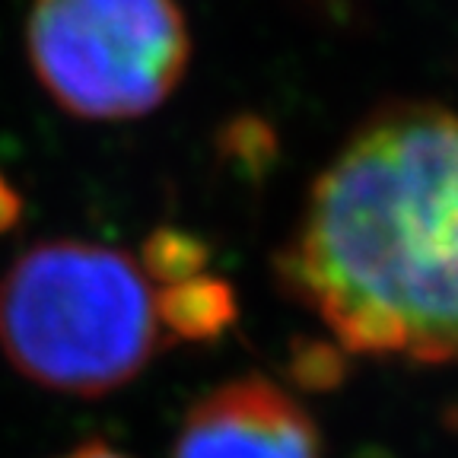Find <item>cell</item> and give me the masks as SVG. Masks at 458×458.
Wrapping results in <instances>:
<instances>
[{
	"mask_svg": "<svg viewBox=\"0 0 458 458\" xmlns=\"http://www.w3.org/2000/svg\"><path fill=\"white\" fill-rule=\"evenodd\" d=\"M277 277L341 351L458 363V114L376 108L315 179Z\"/></svg>",
	"mask_w": 458,
	"mask_h": 458,
	"instance_id": "1",
	"label": "cell"
},
{
	"mask_svg": "<svg viewBox=\"0 0 458 458\" xmlns=\"http://www.w3.org/2000/svg\"><path fill=\"white\" fill-rule=\"evenodd\" d=\"M163 347L147 274L112 245L45 239L0 277V351L51 392L108 394Z\"/></svg>",
	"mask_w": 458,
	"mask_h": 458,
	"instance_id": "2",
	"label": "cell"
},
{
	"mask_svg": "<svg viewBox=\"0 0 458 458\" xmlns=\"http://www.w3.org/2000/svg\"><path fill=\"white\" fill-rule=\"evenodd\" d=\"M26 55L64 112L124 122L175 93L191 61V36L175 0H36Z\"/></svg>",
	"mask_w": 458,
	"mask_h": 458,
	"instance_id": "3",
	"label": "cell"
},
{
	"mask_svg": "<svg viewBox=\"0 0 458 458\" xmlns=\"http://www.w3.org/2000/svg\"><path fill=\"white\" fill-rule=\"evenodd\" d=\"M175 458H322V437L293 394L265 376H245L188 411Z\"/></svg>",
	"mask_w": 458,
	"mask_h": 458,
	"instance_id": "4",
	"label": "cell"
},
{
	"mask_svg": "<svg viewBox=\"0 0 458 458\" xmlns=\"http://www.w3.org/2000/svg\"><path fill=\"white\" fill-rule=\"evenodd\" d=\"M153 306L163 331L182 341H214L223 331H229L239 315L236 290L226 280L208 277V274L159 286L153 293Z\"/></svg>",
	"mask_w": 458,
	"mask_h": 458,
	"instance_id": "5",
	"label": "cell"
},
{
	"mask_svg": "<svg viewBox=\"0 0 458 458\" xmlns=\"http://www.w3.org/2000/svg\"><path fill=\"white\" fill-rule=\"evenodd\" d=\"M140 271L153 277L159 286L182 284V280L200 277L210 265V245L179 226H159L140 245Z\"/></svg>",
	"mask_w": 458,
	"mask_h": 458,
	"instance_id": "6",
	"label": "cell"
},
{
	"mask_svg": "<svg viewBox=\"0 0 458 458\" xmlns=\"http://www.w3.org/2000/svg\"><path fill=\"white\" fill-rule=\"evenodd\" d=\"M220 153L242 165L249 175L261 179L277 163V134L265 118L239 114L220 131Z\"/></svg>",
	"mask_w": 458,
	"mask_h": 458,
	"instance_id": "7",
	"label": "cell"
},
{
	"mask_svg": "<svg viewBox=\"0 0 458 458\" xmlns=\"http://www.w3.org/2000/svg\"><path fill=\"white\" fill-rule=\"evenodd\" d=\"M293 376L306 388H331L344 376V357L331 344L306 341L293 353Z\"/></svg>",
	"mask_w": 458,
	"mask_h": 458,
	"instance_id": "8",
	"label": "cell"
},
{
	"mask_svg": "<svg viewBox=\"0 0 458 458\" xmlns=\"http://www.w3.org/2000/svg\"><path fill=\"white\" fill-rule=\"evenodd\" d=\"M20 216H22V198L13 191V185L0 175V233L13 229L16 223H20Z\"/></svg>",
	"mask_w": 458,
	"mask_h": 458,
	"instance_id": "9",
	"label": "cell"
},
{
	"mask_svg": "<svg viewBox=\"0 0 458 458\" xmlns=\"http://www.w3.org/2000/svg\"><path fill=\"white\" fill-rule=\"evenodd\" d=\"M64 458H128V455L114 452L112 445H106V443H89V445H80V449H73L71 455H64Z\"/></svg>",
	"mask_w": 458,
	"mask_h": 458,
	"instance_id": "10",
	"label": "cell"
}]
</instances>
